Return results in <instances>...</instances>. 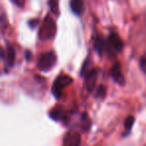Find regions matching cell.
<instances>
[{
    "label": "cell",
    "instance_id": "cell-1",
    "mask_svg": "<svg viewBox=\"0 0 146 146\" xmlns=\"http://www.w3.org/2000/svg\"><path fill=\"white\" fill-rule=\"evenodd\" d=\"M55 34H56V24L52 17L47 15L39 29V38L43 41H48L54 38Z\"/></svg>",
    "mask_w": 146,
    "mask_h": 146
},
{
    "label": "cell",
    "instance_id": "cell-2",
    "mask_svg": "<svg viewBox=\"0 0 146 146\" xmlns=\"http://www.w3.org/2000/svg\"><path fill=\"white\" fill-rule=\"evenodd\" d=\"M72 83V78L66 74H61L55 79L54 83L52 85V94L54 95L55 98L59 99L62 94V89L67 86H69Z\"/></svg>",
    "mask_w": 146,
    "mask_h": 146
},
{
    "label": "cell",
    "instance_id": "cell-3",
    "mask_svg": "<svg viewBox=\"0 0 146 146\" xmlns=\"http://www.w3.org/2000/svg\"><path fill=\"white\" fill-rule=\"evenodd\" d=\"M55 63H56V55L53 51H49V52L43 53L39 57L37 67L40 71L46 72V71H49L53 68Z\"/></svg>",
    "mask_w": 146,
    "mask_h": 146
},
{
    "label": "cell",
    "instance_id": "cell-4",
    "mask_svg": "<svg viewBox=\"0 0 146 146\" xmlns=\"http://www.w3.org/2000/svg\"><path fill=\"white\" fill-rule=\"evenodd\" d=\"M123 48V41L119 37V35L115 32H111L107 38V52L109 54L120 52Z\"/></svg>",
    "mask_w": 146,
    "mask_h": 146
},
{
    "label": "cell",
    "instance_id": "cell-5",
    "mask_svg": "<svg viewBox=\"0 0 146 146\" xmlns=\"http://www.w3.org/2000/svg\"><path fill=\"white\" fill-rule=\"evenodd\" d=\"M98 71L96 69H92V70L88 71L87 74L85 76V87L88 92H92L95 88V83L97 80Z\"/></svg>",
    "mask_w": 146,
    "mask_h": 146
},
{
    "label": "cell",
    "instance_id": "cell-6",
    "mask_svg": "<svg viewBox=\"0 0 146 146\" xmlns=\"http://www.w3.org/2000/svg\"><path fill=\"white\" fill-rule=\"evenodd\" d=\"M81 144V138L77 132H69L66 134L64 139L65 146H80Z\"/></svg>",
    "mask_w": 146,
    "mask_h": 146
},
{
    "label": "cell",
    "instance_id": "cell-7",
    "mask_svg": "<svg viewBox=\"0 0 146 146\" xmlns=\"http://www.w3.org/2000/svg\"><path fill=\"white\" fill-rule=\"evenodd\" d=\"M111 76L113 78V80L116 82L117 84L119 85H124L125 83V79H124V76L122 74V71H121V67H120L119 63H115L113 65L111 69Z\"/></svg>",
    "mask_w": 146,
    "mask_h": 146
},
{
    "label": "cell",
    "instance_id": "cell-8",
    "mask_svg": "<svg viewBox=\"0 0 146 146\" xmlns=\"http://www.w3.org/2000/svg\"><path fill=\"white\" fill-rule=\"evenodd\" d=\"M70 8L71 11L77 16L82 15L85 9V5H84L83 0H71L70 1Z\"/></svg>",
    "mask_w": 146,
    "mask_h": 146
},
{
    "label": "cell",
    "instance_id": "cell-9",
    "mask_svg": "<svg viewBox=\"0 0 146 146\" xmlns=\"http://www.w3.org/2000/svg\"><path fill=\"white\" fill-rule=\"evenodd\" d=\"M94 48L99 54H102L104 51H107V40H104L102 37L97 36L94 40Z\"/></svg>",
    "mask_w": 146,
    "mask_h": 146
},
{
    "label": "cell",
    "instance_id": "cell-10",
    "mask_svg": "<svg viewBox=\"0 0 146 146\" xmlns=\"http://www.w3.org/2000/svg\"><path fill=\"white\" fill-rule=\"evenodd\" d=\"M15 62V49L12 45H7V57H6V64L9 67H12Z\"/></svg>",
    "mask_w": 146,
    "mask_h": 146
},
{
    "label": "cell",
    "instance_id": "cell-11",
    "mask_svg": "<svg viewBox=\"0 0 146 146\" xmlns=\"http://www.w3.org/2000/svg\"><path fill=\"white\" fill-rule=\"evenodd\" d=\"M63 115H64V111L61 107L57 106V107H54L53 109L50 110L49 112V116H50L51 119L55 120V121H58V120L62 119Z\"/></svg>",
    "mask_w": 146,
    "mask_h": 146
},
{
    "label": "cell",
    "instance_id": "cell-12",
    "mask_svg": "<svg viewBox=\"0 0 146 146\" xmlns=\"http://www.w3.org/2000/svg\"><path fill=\"white\" fill-rule=\"evenodd\" d=\"M48 5L52 13L58 15L59 14V0H49Z\"/></svg>",
    "mask_w": 146,
    "mask_h": 146
},
{
    "label": "cell",
    "instance_id": "cell-13",
    "mask_svg": "<svg viewBox=\"0 0 146 146\" xmlns=\"http://www.w3.org/2000/svg\"><path fill=\"white\" fill-rule=\"evenodd\" d=\"M134 120L135 119H134L133 116H128V117L125 119V122H124V127H125L127 133H129V131L131 130L132 126H133V124H134Z\"/></svg>",
    "mask_w": 146,
    "mask_h": 146
},
{
    "label": "cell",
    "instance_id": "cell-14",
    "mask_svg": "<svg viewBox=\"0 0 146 146\" xmlns=\"http://www.w3.org/2000/svg\"><path fill=\"white\" fill-rule=\"evenodd\" d=\"M106 95V87L103 85H99L95 91V97L96 98H104Z\"/></svg>",
    "mask_w": 146,
    "mask_h": 146
},
{
    "label": "cell",
    "instance_id": "cell-15",
    "mask_svg": "<svg viewBox=\"0 0 146 146\" xmlns=\"http://www.w3.org/2000/svg\"><path fill=\"white\" fill-rule=\"evenodd\" d=\"M139 67H140V69H141L142 72H144L146 74V54H144L143 56L140 58Z\"/></svg>",
    "mask_w": 146,
    "mask_h": 146
},
{
    "label": "cell",
    "instance_id": "cell-16",
    "mask_svg": "<svg viewBox=\"0 0 146 146\" xmlns=\"http://www.w3.org/2000/svg\"><path fill=\"white\" fill-rule=\"evenodd\" d=\"M28 24H29V26H30L31 28H35V27L39 24V19H37V18L36 19H32V20L29 21Z\"/></svg>",
    "mask_w": 146,
    "mask_h": 146
},
{
    "label": "cell",
    "instance_id": "cell-17",
    "mask_svg": "<svg viewBox=\"0 0 146 146\" xmlns=\"http://www.w3.org/2000/svg\"><path fill=\"white\" fill-rule=\"evenodd\" d=\"M12 1L19 7L23 6V4H24V0H12Z\"/></svg>",
    "mask_w": 146,
    "mask_h": 146
},
{
    "label": "cell",
    "instance_id": "cell-18",
    "mask_svg": "<svg viewBox=\"0 0 146 146\" xmlns=\"http://www.w3.org/2000/svg\"><path fill=\"white\" fill-rule=\"evenodd\" d=\"M4 55H5L4 49H3L2 47L0 46V59H3V58H4Z\"/></svg>",
    "mask_w": 146,
    "mask_h": 146
},
{
    "label": "cell",
    "instance_id": "cell-19",
    "mask_svg": "<svg viewBox=\"0 0 146 146\" xmlns=\"http://www.w3.org/2000/svg\"><path fill=\"white\" fill-rule=\"evenodd\" d=\"M25 57H26L27 60H29V59H30V57H31V52H30V51H28V50L25 51Z\"/></svg>",
    "mask_w": 146,
    "mask_h": 146
}]
</instances>
